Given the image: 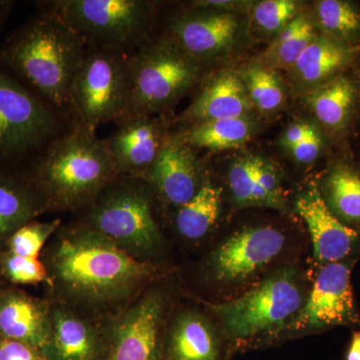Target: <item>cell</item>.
I'll use <instances>...</instances> for the list:
<instances>
[{"label": "cell", "instance_id": "obj_1", "mask_svg": "<svg viewBox=\"0 0 360 360\" xmlns=\"http://www.w3.org/2000/svg\"><path fill=\"white\" fill-rule=\"evenodd\" d=\"M87 49L77 30L58 14L41 7L2 45L0 63L68 118L71 84Z\"/></svg>", "mask_w": 360, "mask_h": 360}, {"label": "cell", "instance_id": "obj_2", "mask_svg": "<svg viewBox=\"0 0 360 360\" xmlns=\"http://www.w3.org/2000/svg\"><path fill=\"white\" fill-rule=\"evenodd\" d=\"M118 175L103 139L72 122L34 165V181L42 194L63 207L94 202Z\"/></svg>", "mask_w": 360, "mask_h": 360}, {"label": "cell", "instance_id": "obj_3", "mask_svg": "<svg viewBox=\"0 0 360 360\" xmlns=\"http://www.w3.org/2000/svg\"><path fill=\"white\" fill-rule=\"evenodd\" d=\"M52 264L70 290L101 300L127 292L151 271L150 265L96 229H80L61 239Z\"/></svg>", "mask_w": 360, "mask_h": 360}, {"label": "cell", "instance_id": "obj_4", "mask_svg": "<svg viewBox=\"0 0 360 360\" xmlns=\"http://www.w3.org/2000/svg\"><path fill=\"white\" fill-rule=\"evenodd\" d=\"M202 73L203 63L168 35L151 37L132 54L131 94L124 118L167 110L200 82Z\"/></svg>", "mask_w": 360, "mask_h": 360}, {"label": "cell", "instance_id": "obj_5", "mask_svg": "<svg viewBox=\"0 0 360 360\" xmlns=\"http://www.w3.org/2000/svg\"><path fill=\"white\" fill-rule=\"evenodd\" d=\"M40 6L58 14L89 49L134 53L153 37L155 4L146 0H53Z\"/></svg>", "mask_w": 360, "mask_h": 360}, {"label": "cell", "instance_id": "obj_6", "mask_svg": "<svg viewBox=\"0 0 360 360\" xmlns=\"http://www.w3.org/2000/svg\"><path fill=\"white\" fill-rule=\"evenodd\" d=\"M134 53L89 47L70 87L71 122L96 131L101 125L124 118L131 94Z\"/></svg>", "mask_w": 360, "mask_h": 360}, {"label": "cell", "instance_id": "obj_7", "mask_svg": "<svg viewBox=\"0 0 360 360\" xmlns=\"http://www.w3.org/2000/svg\"><path fill=\"white\" fill-rule=\"evenodd\" d=\"M66 118L0 70V161L39 156L65 131Z\"/></svg>", "mask_w": 360, "mask_h": 360}, {"label": "cell", "instance_id": "obj_8", "mask_svg": "<svg viewBox=\"0 0 360 360\" xmlns=\"http://www.w3.org/2000/svg\"><path fill=\"white\" fill-rule=\"evenodd\" d=\"M302 305L295 271L284 269L236 300L214 305L213 310L232 338L250 340L292 323Z\"/></svg>", "mask_w": 360, "mask_h": 360}, {"label": "cell", "instance_id": "obj_9", "mask_svg": "<svg viewBox=\"0 0 360 360\" xmlns=\"http://www.w3.org/2000/svg\"><path fill=\"white\" fill-rule=\"evenodd\" d=\"M113 181L108 184V191H101L94 201L90 219L94 229L117 245L136 250H148L160 245L161 234L148 194L135 184L115 186Z\"/></svg>", "mask_w": 360, "mask_h": 360}, {"label": "cell", "instance_id": "obj_10", "mask_svg": "<svg viewBox=\"0 0 360 360\" xmlns=\"http://www.w3.org/2000/svg\"><path fill=\"white\" fill-rule=\"evenodd\" d=\"M352 262L322 264L307 302L293 319L295 330L360 326L352 285Z\"/></svg>", "mask_w": 360, "mask_h": 360}, {"label": "cell", "instance_id": "obj_11", "mask_svg": "<svg viewBox=\"0 0 360 360\" xmlns=\"http://www.w3.org/2000/svg\"><path fill=\"white\" fill-rule=\"evenodd\" d=\"M285 236L272 226H251L236 232L212 255L215 278L243 281L271 262L283 250Z\"/></svg>", "mask_w": 360, "mask_h": 360}, {"label": "cell", "instance_id": "obj_12", "mask_svg": "<svg viewBox=\"0 0 360 360\" xmlns=\"http://www.w3.org/2000/svg\"><path fill=\"white\" fill-rule=\"evenodd\" d=\"M295 208L307 225L317 262H354L360 255V229L343 224L329 210L319 187L302 194Z\"/></svg>", "mask_w": 360, "mask_h": 360}, {"label": "cell", "instance_id": "obj_13", "mask_svg": "<svg viewBox=\"0 0 360 360\" xmlns=\"http://www.w3.org/2000/svg\"><path fill=\"white\" fill-rule=\"evenodd\" d=\"M115 124L112 134L103 141L118 174L142 179L169 137L163 123L153 115H146L124 118Z\"/></svg>", "mask_w": 360, "mask_h": 360}, {"label": "cell", "instance_id": "obj_14", "mask_svg": "<svg viewBox=\"0 0 360 360\" xmlns=\"http://www.w3.org/2000/svg\"><path fill=\"white\" fill-rule=\"evenodd\" d=\"M238 28L233 13L191 7L172 18L167 35L187 53L205 63L231 49Z\"/></svg>", "mask_w": 360, "mask_h": 360}, {"label": "cell", "instance_id": "obj_15", "mask_svg": "<svg viewBox=\"0 0 360 360\" xmlns=\"http://www.w3.org/2000/svg\"><path fill=\"white\" fill-rule=\"evenodd\" d=\"M142 179L158 189L170 205L180 207L200 188V163L181 135L168 137L153 167Z\"/></svg>", "mask_w": 360, "mask_h": 360}, {"label": "cell", "instance_id": "obj_16", "mask_svg": "<svg viewBox=\"0 0 360 360\" xmlns=\"http://www.w3.org/2000/svg\"><path fill=\"white\" fill-rule=\"evenodd\" d=\"M162 302L149 295L123 316L105 360H160Z\"/></svg>", "mask_w": 360, "mask_h": 360}, {"label": "cell", "instance_id": "obj_17", "mask_svg": "<svg viewBox=\"0 0 360 360\" xmlns=\"http://www.w3.org/2000/svg\"><path fill=\"white\" fill-rule=\"evenodd\" d=\"M0 338L20 341L46 354L52 328L44 307L20 291L0 293Z\"/></svg>", "mask_w": 360, "mask_h": 360}, {"label": "cell", "instance_id": "obj_18", "mask_svg": "<svg viewBox=\"0 0 360 360\" xmlns=\"http://www.w3.org/2000/svg\"><path fill=\"white\" fill-rule=\"evenodd\" d=\"M310 110L328 131L347 134L360 110V85L348 71L310 92Z\"/></svg>", "mask_w": 360, "mask_h": 360}, {"label": "cell", "instance_id": "obj_19", "mask_svg": "<svg viewBox=\"0 0 360 360\" xmlns=\"http://www.w3.org/2000/svg\"><path fill=\"white\" fill-rule=\"evenodd\" d=\"M252 108L243 78L221 72L203 87L182 118L191 125L207 120L245 117Z\"/></svg>", "mask_w": 360, "mask_h": 360}, {"label": "cell", "instance_id": "obj_20", "mask_svg": "<svg viewBox=\"0 0 360 360\" xmlns=\"http://www.w3.org/2000/svg\"><path fill=\"white\" fill-rule=\"evenodd\" d=\"M359 54L360 47L317 35L291 70L298 80L315 89L347 72Z\"/></svg>", "mask_w": 360, "mask_h": 360}, {"label": "cell", "instance_id": "obj_21", "mask_svg": "<svg viewBox=\"0 0 360 360\" xmlns=\"http://www.w3.org/2000/svg\"><path fill=\"white\" fill-rule=\"evenodd\" d=\"M319 191L329 210L340 221L360 229L359 167L350 160H335Z\"/></svg>", "mask_w": 360, "mask_h": 360}, {"label": "cell", "instance_id": "obj_22", "mask_svg": "<svg viewBox=\"0 0 360 360\" xmlns=\"http://www.w3.org/2000/svg\"><path fill=\"white\" fill-rule=\"evenodd\" d=\"M49 360H99L98 341L84 321L68 312L54 316Z\"/></svg>", "mask_w": 360, "mask_h": 360}, {"label": "cell", "instance_id": "obj_23", "mask_svg": "<svg viewBox=\"0 0 360 360\" xmlns=\"http://www.w3.org/2000/svg\"><path fill=\"white\" fill-rule=\"evenodd\" d=\"M44 205L32 187L0 172V241L41 212Z\"/></svg>", "mask_w": 360, "mask_h": 360}, {"label": "cell", "instance_id": "obj_24", "mask_svg": "<svg viewBox=\"0 0 360 360\" xmlns=\"http://www.w3.org/2000/svg\"><path fill=\"white\" fill-rule=\"evenodd\" d=\"M219 340L210 324L198 315L177 321L169 345V360H219Z\"/></svg>", "mask_w": 360, "mask_h": 360}, {"label": "cell", "instance_id": "obj_25", "mask_svg": "<svg viewBox=\"0 0 360 360\" xmlns=\"http://www.w3.org/2000/svg\"><path fill=\"white\" fill-rule=\"evenodd\" d=\"M221 210V189L212 182L201 184L195 195L186 205L179 207L175 225L186 238H202L219 219Z\"/></svg>", "mask_w": 360, "mask_h": 360}, {"label": "cell", "instance_id": "obj_26", "mask_svg": "<svg viewBox=\"0 0 360 360\" xmlns=\"http://www.w3.org/2000/svg\"><path fill=\"white\" fill-rule=\"evenodd\" d=\"M317 35L312 21L307 16L297 15L279 32L257 65L271 70L291 68Z\"/></svg>", "mask_w": 360, "mask_h": 360}, {"label": "cell", "instance_id": "obj_27", "mask_svg": "<svg viewBox=\"0 0 360 360\" xmlns=\"http://www.w3.org/2000/svg\"><path fill=\"white\" fill-rule=\"evenodd\" d=\"M251 134L250 120L238 117L196 123L180 135L191 148L224 150L243 146L250 141Z\"/></svg>", "mask_w": 360, "mask_h": 360}, {"label": "cell", "instance_id": "obj_28", "mask_svg": "<svg viewBox=\"0 0 360 360\" xmlns=\"http://www.w3.org/2000/svg\"><path fill=\"white\" fill-rule=\"evenodd\" d=\"M319 25L324 35L360 47V8L345 0H321L316 4Z\"/></svg>", "mask_w": 360, "mask_h": 360}, {"label": "cell", "instance_id": "obj_29", "mask_svg": "<svg viewBox=\"0 0 360 360\" xmlns=\"http://www.w3.org/2000/svg\"><path fill=\"white\" fill-rule=\"evenodd\" d=\"M252 105L262 112L278 110L284 101V89L276 71L253 65L241 73Z\"/></svg>", "mask_w": 360, "mask_h": 360}, {"label": "cell", "instance_id": "obj_30", "mask_svg": "<svg viewBox=\"0 0 360 360\" xmlns=\"http://www.w3.org/2000/svg\"><path fill=\"white\" fill-rule=\"evenodd\" d=\"M60 219L49 222L30 221L7 238L9 251L20 257L37 258L47 239L58 231Z\"/></svg>", "mask_w": 360, "mask_h": 360}, {"label": "cell", "instance_id": "obj_31", "mask_svg": "<svg viewBox=\"0 0 360 360\" xmlns=\"http://www.w3.org/2000/svg\"><path fill=\"white\" fill-rule=\"evenodd\" d=\"M0 269L13 283H52L46 269L37 258L20 257L8 251L0 258Z\"/></svg>", "mask_w": 360, "mask_h": 360}, {"label": "cell", "instance_id": "obj_32", "mask_svg": "<svg viewBox=\"0 0 360 360\" xmlns=\"http://www.w3.org/2000/svg\"><path fill=\"white\" fill-rule=\"evenodd\" d=\"M297 9L291 0H264L253 8V20L264 32H281L297 16Z\"/></svg>", "mask_w": 360, "mask_h": 360}, {"label": "cell", "instance_id": "obj_33", "mask_svg": "<svg viewBox=\"0 0 360 360\" xmlns=\"http://www.w3.org/2000/svg\"><path fill=\"white\" fill-rule=\"evenodd\" d=\"M257 177L253 191L252 205L269 206L283 210L284 200L281 180L270 163L257 156Z\"/></svg>", "mask_w": 360, "mask_h": 360}, {"label": "cell", "instance_id": "obj_34", "mask_svg": "<svg viewBox=\"0 0 360 360\" xmlns=\"http://www.w3.org/2000/svg\"><path fill=\"white\" fill-rule=\"evenodd\" d=\"M257 156L239 158L229 172V184L234 200L240 205H252L257 177Z\"/></svg>", "mask_w": 360, "mask_h": 360}, {"label": "cell", "instance_id": "obj_35", "mask_svg": "<svg viewBox=\"0 0 360 360\" xmlns=\"http://www.w3.org/2000/svg\"><path fill=\"white\" fill-rule=\"evenodd\" d=\"M0 360H49L41 350L20 342L0 338Z\"/></svg>", "mask_w": 360, "mask_h": 360}, {"label": "cell", "instance_id": "obj_36", "mask_svg": "<svg viewBox=\"0 0 360 360\" xmlns=\"http://www.w3.org/2000/svg\"><path fill=\"white\" fill-rule=\"evenodd\" d=\"M324 148V139L319 130L310 135L309 139H305L295 148L290 150L298 162L309 163L314 162L321 156Z\"/></svg>", "mask_w": 360, "mask_h": 360}, {"label": "cell", "instance_id": "obj_37", "mask_svg": "<svg viewBox=\"0 0 360 360\" xmlns=\"http://www.w3.org/2000/svg\"><path fill=\"white\" fill-rule=\"evenodd\" d=\"M317 129L314 125L307 122H297L290 125L281 137V143L284 148L290 149L300 144V142L309 139L310 135L316 132Z\"/></svg>", "mask_w": 360, "mask_h": 360}, {"label": "cell", "instance_id": "obj_38", "mask_svg": "<svg viewBox=\"0 0 360 360\" xmlns=\"http://www.w3.org/2000/svg\"><path fill=\"white\" fill-rule=\"evenodd\" d=\"M345 360H360V328L355 329L345 352Z\"/></svg>", "mask_w": 360, "mask_h": 360}, {"label": "cell", "instance_id": "obj_39", "mask_svg": "<svg viewBox=\"0 0 360 360\" xmlns=\"http://www.w3.org/2000/svg\"><path fill=\"white\" fill-rule=\"evenodd\" d=\"M13 6V1H6V0H0V25L6 20L11 7Z\"/></svg>", "mask_w": 360, "mask_h": 360}, {"label": "cell", "instance_id": "obj_40", "mask_svg": "<svg viewBox=\"0 0 360 360\" xmlns=\"http://www.w3.org/2000/svg\"><path fill=\"white\" fill-rule=\"evenodd\" d=\"M352 68H355V75L354 77L355 79L357 80L359 84L360 85V54L359 58H356V60L354 61V65L352 66Z\"/></svg>", "mask_w": 360, "mask_h": 360}]
</instances>
